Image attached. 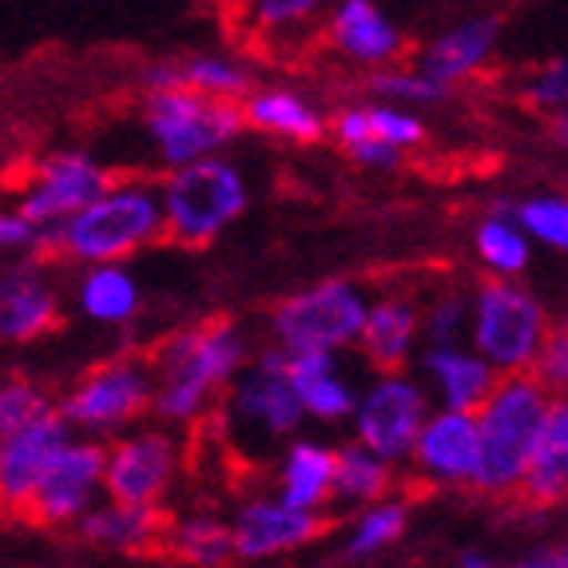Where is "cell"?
I'll return each instance as SVG.
<instances>
[{
  "label": "cell",
  "instance_id": "obj_31",
  "mask_svg": "<svg viewBox=\"0 0 568 568\" xmlns=\"http://www.w3.org/2000/svg\"><path fill=\"white\" fill-rule=\"evenodd\" d=\"M171 549L187 565L219 568L235 557V540H231V525L215 521V517H191L171 529Z\"/></svg>",
  "mask_w": 568,
  "mask_h": 568
},
{
  "label": "cell",
  "instance_id": "obj_21",
  "mask_svg": "<svg viewBox=\"0 0 568 568\" xmlns=\"http://www.w3.org/2000/svg\"><path fill=\"white\" fill-rule=\"evenodd\" d=\"M334 44L358 64H389L402 52V32L374 0H342L331 17Z\"/></svg>",
  "mask_w": 568,
  "mask_h": 568
},
{
  "label": "cell",
  "instance_id": "obj_5",
  "mask_svg": "<svg viewBox=\"0 0 568 568\" xmlns=\"http://www.w3.org/2000/svg\"><path fill=\"white\" fill-rule=\"evenodd\" d=\"M163 231L175 243H211L223 227H231L246 207V183L227 160H200L175 168L160 187Z\"/></svg>",
  "mask_w": 568,
  "mask_h": 568
},
{
  "label": "cell",
  "instance_id": "obj_14",
  "mask_svg": "<svg viewBox=\"0 0 568 568\" xmlns=\"http://www.w3.org/2000/svg\"><path fill=\"white\" fill-rule=\"evenodd\" d=\"M283 362H286V351H278V346L263 351L255 369L239 374L235 398H231V406H235V414L243 417V422H251V426L271 437L294 434L298 422H303V409H298V402H294L291 386H286V378H283Z\"/></svg>",
  "mask_w": 568,
  "mask_h": 568
},
{
  "label": "cell",
  "instance_id": "obj_23",
  "mask_svg": "<svg viewBox=\"0 0 568 568\" xmlns=\"http://www.w3.org/2000/svg\"><path fill=\"white\" fill-rule=\"evenodd\" d=\"M57 318V298L29 271H12L0 278V338L29 342L44 334Z\"/></svg>",
  "mask_w": 568,
  "mask_h": 568
},
{
  "label": "cell",
  "instance_id": "obj_38",
  "mask_svg": "<svg viewBox=\"0 0 568 568\" xmlns=\"http://www.w3.org/2000/svg\"><path fill=\"white\" fill-rule=\"evenodd\" d=\"M529 374L545 389H560L568 382V334H565V326L549 331V338H545V346H540V354H537V362H532Z\"/></svg>",
  "mask_w": 568,
  "mask_h": 568
},
{
  "label": "cell",
  "instance_id": "obj_4",
  "mask_svg": "<svg viewBox=\"0 0 568 568\" xmlns=\"http://www.w3.org/2000/svg\"><path fill=\"white\" fill-rule=\"evenodd\" d=\"M545 338H549V314L521 283L489 278L477 286L469 298V342L497 378L529 374Z\"/></svg>",
  "mask_w": 568,
  "mask_h": 568
},
{
  "label": "cell",
  "instance_id": "obj_30",
  "mask_svg": "<svg viewBox=\"0 0 568 568\" xmlns=\"http://www.w3.org/2000/svg\"><path fill=\"white\" fill-rule=\"evenodd\" d=\"M477 255H481L485 266H493L505 278L521 275L525 266H529V239L513 223L505 203L497 207V215L481 219V227H477Z\"/></svg>",
  "mask_w": 568,
  "mask_h": 568
},
{
  "label": "cell",
  "instance_id": "obj_41",
  "mask_svg": "<svg viewBox=\"0 0 568 568\" xmlns=\"http://www.w3.org/2000/svg\"><path fill=\"white\" fill-rule=\"evenodd\" d=\"M48 243L44 231H37L29 219H20L17 211L12 215H0V251H24V246Z\"/></svg>",
  "mask_w": 568,
  "mask_h": 568
},
{
  "label": "cell",
  "instance_id": "obj_39",
  "mask_svg": "<svg viewBox=\"0 0 568 568\" xmlns=\"http://www.w3.org/2000/svg\"><path fill=\"white\" fill-rule=\"evenodd\" d=\"M529 100L540 108V112H560L568 100V64L565 60H552V64H545L537 72V77L529 80Z\"/></svg>",
  "mask_w": 568,
  "mask_h": 568
},
{
  "label": "cell",
  "instance_id": "obj_6",
  "mask_svg": "<svg viewBox=\"0 0 568 568\" xmlns=\"http://www.w3.org/2000/svg\"><path fill=\"white\" fill-rule=\"evenodd\" d=\"M143 123L152 135L155 152L171 171L187 163L211 160V152L227 148L243 128V115L231 104H215L187 88H163L148 95Z\"/></svg>",
  "mask_w": 568,
  "mask_h": 568
},
{
  "label": "cell",
  "instance_id": "obj_17",
  "mask_svg": "<svg viewBox=\"0 0 568 568\" xmlns=\"http://www.w3.org/2000/svg\"><path fill=\"white\" fill-rule=\"evenodd\" d=\"M568 489V406L552 398L549 414L540 422L537 437H532L529 457H525L521 493L532 505L549 509V505L565 501Z\"/></svg>",
  "mask_w": 568,
  "mask_h": 568
},
{
  "label": "cell",
  "instance_id": "obj_45",
  "mask_svg": "<svg viewBox=\"0 0 568 568\" xmlns=\"http://www.w3.org/2000/svg\"><path fill=\"white\" fill-rule=\"evenodd\" d=\"M462 568H493L489 557H481V552H465L462 557Z\"/></svg>",
  "mask_w": 568,
  "mask_h": 568
},
{
  "label": "cell",
  "instance_id": "obj_10",
  "mask_svg": "<svg viewBox=\"0 0 568 568\" xmlns=\"http://www.w3.org/2000/svg\"><path fill=\"white\" fill-rule=\"evenodd\" d=\"M112 187L108 168L92 160L84 152H57L40 163L37 183L29 187V195L20 200V219H29L32 227L52 235L60 223H68L72 215H80L84 207H92L104 191Z\"/></svg>",
  "mask_w": 568,
  "mask_h": 568
},
{
  "label": "cell",
  "instance_id": "obj_28",
  "mask_svg": "<svg viewBox=\"0 0 568 568\" xmlns=\"http://www.w3.org/2000/svg\"><path fill=\"white\" fill-rule=\"evenodd\" d=\"M171 84L187 88L203 100H215V104H231L235 95L251 88V77H246L243 64L227 57H191L180 68H171Z\"/></svg>",
  "mask_w": 568,
  "mask_h": 568
},
{
  "label": "cell",
  "instance_id": "obj_36",
  "mask_svg": "<svg viewBox=\"0 0 568 568\" xmlns=\"http://www.w3.org/2000/svg\"><path fill=\"white\" fill-rule=\"evenodd\" d=\"M465 326H469V298L465 294H442L426 311L422 331H426L429 346H457Z\"/></svg>",
  "mask_w": 568,
  "mask_h": 568
},
{
  "label": "cell",
  "instance_id": "obj_2",
  "mask_svg": "<svg viewBox=\"0 0 568 568\" xmlns=\"http://www.w3.org/2000/svg\"><path fill=\"white\" fill-rule=\"evenodd\" d=\"M243 334L231 323L195 326L163 346L160 386H152V409L168 422H195L211 394L243 374Z\"/></svg>",
  "mask_w": 568,
  "mask_h": 568
},
{
  "label": "cell",
  "instance_id": "obj_24",
  "mask_svg": "<svg viewBox=\"0 0 568 568\" xmlns=\"http://www.w3.org/2000/svg\"><path fill=\"white\" fill-rule=\"evenodd\" d=\"M331 481H334V449L318 446V442H294L283 462L278 501L286 509L318 513V505L331 501Z\"/></svg>",
  "mask_w": 568,
  "mask_h": 568
},
{
  "label": "cell",
  "instance_id": "obj_12",
  "mask_svg": "<svg viewBox=\"0 0 568 568\" xmlns=\"http://www.w3.org/2000/svg\"><path fill=\"white\" fill-rule=\"evenodd\" d=\"M104 489V446L95 442H68L48 465L44 481L32 493L29 513L44 525L80 521L95 505V493Z\"/></svg>",
  "mask_w": 568,
  "mask_h": 568
},
{
  "label": "cell",
  "instance_id": "obj_20",
  "mask_svg": "<svg viewBox=\"0 0 568 568\" xmlns=\"http://www.w3.org/2000/svg\"><path fill=\"white\" fill-rule=\"evenodd\" d=\"M497 32H501L497 17H469V20H462V24H454V29L442 32V37L422 52V77H429L442 88H449L454 80L474 77L477 68L493 57Z\"/></svg>",
  "mask_w": 568,
  "mask_h": 568
},
{
  "label": "cell",
  "instance_id": "obj_44",
  "mask_svg": "<svg viewBox=\"0 0 568 568\" xmlns=\"http://www.w3.org/2000/svg\"><path fill=\"white\" fill-rule=\"evenodd\" d=\"M513 568H568V552L560 549V545H545V549L529 552V557H521Z\"/></svg>",
  "mask_w": 568,
  "mask_h": 568
},
{
  "label": "cell",
  "instance_id": "obj_7",
  "mask_svg": "<svg viewBox=\"0 0 568 568\" xmlns=\"http://www.w3.org/2000/svg\"><path fill=\"white\" fill-rule=\"evenodd\" d=\"M366 306V294L342 278L291 294L286 303H278L275 318H271L278 338L275 346L286 354H338L346 342L358 338Z\"/></svg>",
  "mask_w": 568,
  "mask_h": 568
},
{
  "label": "cell",
  "instance_id": "obj_34",
  "mask_svg": "<svg viewBox=\"0 0 568 568\" xmlns=\"http://www.w3.org/2000/svg\"><path fill=\"white\" fill-rule=\"evenodd\" d=\"M48 409L52 406H48V398L32 382H9V386H0V446H9L20 429H29Z\"/></svg>",
  "mask_w": 568,
  "mask_h": 568
},
{
  "label": "cell",
  "instance_id": "obj_37",
  "mask_svg": "<svg viewBox=\"0 0 568 568\" xmlns=\"http://www.w3.org/2000/svg\"><path fill=\"white\" fill-rule=\"evenodd\" d=\"M374 92L389 95V100H402V104H434L449 88L434 84V80L422 77V72H378V77H374Z\"/></svg>",
  "mask_w": 568,
  "mask_h": 568
},
{
  "label": "cell",
  "instance_id": "obj_9",
  "mask_svg": "<svg viewBox=\"0 0 568 568\" xmlns=\"http://www.w3.org/2000/svg\"><path fill=\"white\" fill-rule=\"evenodd\" d=\"M148 406H152V369L132 358H120L95 366L68 394V402L57 414L68 422V429L80 426V429H92V434H108V429L128 426Z\"/></svg>",
  "mask_w": 568,
  "mask_h": 568
},
{
  "label": "cell",
  "instance_id": "obj_40",
  "mask_svg": "<svg viewBox=\"0 0 568 568\" xmlns=\"http://www.w3.org/2000/svg\"><path fill=\"white\" fill-rule=\"evenodd\" d=\"M311 12H318L314 0H263V4H255V20L263 29H286V24L306 20Z\"/></svg>",
  "mask_w": 568,
  "mask_h": 568
},
{
  "label": "cell",
  "instance_id": "obj_8",
  "mask_svg": "<svg viewBox=\"0 0 568 568\" xmlns=\"http://www.w3.org/2000/svg\"><path fill=\"white\" fill-rule=\"evenodd\" d=\"M354 446L374 454L378 462L398 465L409 457L417 429L429 417L426 389L406 374H386L354 402Z\"/></svg>",
  "mask_w": 568,
  "mask_h": 568
},
{
  "label": "cell",
  "instance_id": "obj_22",
  "mask_svg": "<svg viewBox=\"0 0 568 568\" xmlns=\"http://www.w3.org/2000/svg\"><path fill=\"white\" fill-rule=\"evenodd\" d=\"M417 331H422V314L409 298H378V303L366 306L358 342L374 366L394 374L414 354Z\"/></svg>",
  "mask_w": 568,
  "mask_h": 568
},
{
  "label": "cell",
  "instance_id": "obj_27",
  "mask_svg": "<svg viewBox=\"0 0 568 568\" xmlns=\"http://www.w3.org/2000/svg\"><path fill=\"white\" fill-rule=\"evenodd\" d=\"M243 120L263 128V132L286 135V140H318V135H323V115L314 112L303 95L283 92V88L251 95Z\"/></svg>",
  "mask_w": 568,
  "mask_h": 568
},
{
  "label": "cell",
  "instance_id": "obj_32",
  "mask_svg": "<svg viewBox=\"0 0 568 568\" xmlns=\"http://www.w3.org/2000/svg\"><path fill=\"white\" fill-rule=\"evenodd\" d=\"M402 532H406V505L402 501H378V505H369V509L358 517L346 552H351V557H374V552L389 549Z\"/></svg>",
  "mask_w": 568,
  "mask_h": 568
},
{
  "label": "cell",
  "instance_id": "obj_13",
  "mask_svg": "<svg viewBox=\"0 0 568 568\" xmlns=\"http://www.w3.org/2000/svg\"><path fill=\"white\" fill-rule=\"evenodd\" d=\"M68 442H72L68 422L57 409H48L29 429H20L9 446H0V509H29L32 493L40 489V481L48 474V465L57 462V454Z\"/></svg>",
  "mask_w": 568,
  "mask_h": 568
},
{
  "label": "cell",
  "instance_id": "obj_18",
  "mask_svg": "<svg viewBox=\"0 0 568 568\" xmlns=\"http://www.w3.org/2000/svg\"><path fill=\"white\" fill-rule=\"evenodd\" d=\"M422 369L434 382L437 402L446 414H477L497 386V374L474 351H462V346H429L422 354Z\"/></svg>",
  "mask_w": 568,
  "mask_h": 568
},
{
  "label": "cell",
  "instance_id": "obj_26",
  "mask_svg": "<svg viewBox=\"0 0 568 568\" xmlns=\"http://www.w3.org/2000/svg\"><path fill=\"white\" fill-rule=\"evenodd\" d=\"M80 311L92 318V323L120 326L132 323L135 311H140V286H135L132 271L120 263L92 266L80 283Z\"/></svg>",
  "mask_w": 568,
  "mask_h": 568
},
{
  "label": "cell",
  "instance_id": "obj_11",
  "mask_svg": "<svg viewBox=\"0 0 568 568\" xmlns=\"http://www.w3.org/2000/svg\"><path fill=\"white\" fill-rule=\"evenodd\" d=\"M180 469V446L175 437L160 429H143L104 449V489L115 505L155 509Z\"/></svg>",
  "mask_w": 568,
  "mask_h": 568
},
{
  "label": "cell",
  "instance_id": "obj_1",
  "mask_svg": "<svg viewBox=\"0 0 568 568\" xmlns=\"http://www.w3.org/2000/svg\"><path fill=\"white\" fill-rule=\"evenodd\" d=\"M549 406L552 394L532 374H505V378H497L493 394L474 414L477 474L469 481L474 489L493 493V497L521 489L525 457H529L532 437H537Z\"/></svg>",
  "mask_w": 568,
  "mask_h": 568
},
{
  "label": "cell",
  "instance_id": "obj_25",
  "mask_svg": "<svg viewBox=\"0 0 568 568\" xmlns=\"http://www.w3.org/2000/svg\"><path fill=\"white\" fill-rule=\"evenodd\" d=\"M160 509H135V505H92V509L80 517V532L84 540L100 545V549H143L160 537Z\"/></svg>",
  "mask_w": 568,
  "mask_h": 568
},
{
  "label": "cell",
  "instance_id": "obj_42",
  "mask_svg": "<svg viewBox=\"0 0 568 568\" xmlns=\"http://www.w3.org/2000/svg\"><path fill=\"white\" fill-rule=\"evenodd\" d=\"M334 135L346 143V152L358 148V143L369 140V120H366V108H346V112L334 120Z\"/></svg>",
  "mask_w": 568,
  "mask_h": 568
},
{
  "label": "cell",
  "instance_id": "obj_35",
  "mask_svg": "<svg viewBox=\"0 0 568 568\" xmlns=\"http://www.w3.org/2000/svg\"><path fill=\"white\" fill-rule=\"evenodd\" d=\"M366 120H369V140L386 143V148H394V152L414 148V143H422V135H426V128H422V120H417L414 112L394 108V104L366 108Z\"/></svg>",
  "mask_w": 568,
  "mask_h": 568
},
{
  "label": "cell",
  "instance_id": "obj_43",
  "mask_svg": "<svg viewBox=\"0 0 568 568\" xmlns=\"http://www.w3.org/2000/svg\"><path fill=\"white\" fill-rule=\"evenodd\" d=\"M351 155L358 163H366V168H398V160H402V152H394V148H386V143H378V140H366V143H358V148H351Z\"/></svg>",
  "mask_w": 568,
  "mask_h": 568
},
{
  "label": "cell",
  "instance_id": "obj_16",
  "mask_svg": "<svg viewBox=\"0 0 568 568\" xmlns=\"http://www.w3.org/2000/svg\"><path fill=\"white\" fill-rule=\"evenodd\" d=\"M323 529L318 513H298L286 509L283 501H251L239 509L235 525H231V540H235V557L263 560L278 557L286 549H298L314 532Z\"/></svg>",
  "mask_w": 568,
  "mask_h": 568
},
{
  "label": "cell",
  "instance_id": "obj_29",
  "mask_svg": "<svg viewBox=\"0 0 568 568\" xmlns=\"http://www.w3.org/2000/svg\"><path fill=\"white\" fill-rule=\"evenodd\" d=\"M389 489V465L378 462L374 454H366L362 446H346L334 454V481L331 497L338 501H382Z\"/></svg>",
  "mask_w": 568,
  "mask_h": 568
},
{
  "label": "cell",
  "instance_id": "obj_15",
  "mask_svg": "<svg viewBox=\"0 0 568 568\" xmlns=\"http://www.w3.org/2000/svg\"><path fill=\"white\" fill-rule=\"evenodd\" d=\"M414 465L434 481L469 485L477 474V422L474 414H446L437 409L422 422L409 449Z\"/></svg>",
  "mask_w": 568,
  "mask_h": 568
},
{
  "label": "cell",
  "instance_id": "obj_3",
  "mask_svg": "<svg viewBox=\"0 0 568 568\" xmlns=\"http://www.w3.org/2000/svg\"><path fill=\"white\" fill-rule=\"evenodd\" d=\"M163 235V207H160V187L143 180L112 183V187L60 223L48 243H60L72 258L92 266L120 263V258L135 255L140 246L155 243Z\"/></svg>",
  "mask_w": 568,
  "mask_h": 568
},
{
  "label": "cell",
  "instance_id": "obj_33",
  "mask_svg": "<svg viewBox=\"0 0 568 568\" xmlns=\"http://www.w3.org/2000/svg\"><path fill=\"white\" fill-rule=\"evenodd\" d=\"M513 215H517L513 223L521 227L525 239H537V243L552 246V251H565L568 246V203L560 200V195L525 200Z\"/></svg>",
  "mask_w": 568,
  "mask_h": 568
},
{
  "label": "cell",
  "instance_id": "obj_19",
  "mask_svg": "<svg viewBox=\"0 0 568 568\" xmlns=\"http://www.w3.org/2000/svg\"><path fill=\"white\" fill-rule=\"evenodd\" d=\"M283 378L291 386L294 402L303 409V417H318V422H342L354 414V389L338 378V358L334 354H286Z\"/></svg>",
  "mask_w": 568,
  "mask_h": 568
}]
</instances>
